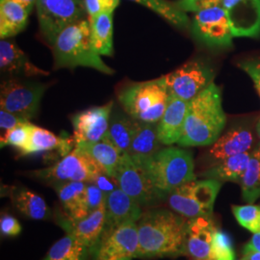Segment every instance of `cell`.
Here are the masks:
<instances>
[{
  "label": "cell",
  "mask_w": 260,
  "mask_h": 260,
  "mask_svg": "<svg viewBox=\"0 0 260 260\" xmlns=\"http://www.w3.org/2000/svg\"><path fill=\"white\" fill-rule=\"evenodd\" d=\"M253 144V135L251 130L237 127L228 131L220 136L209 150L210 157L220 162L226 158L250 151Z\"/></svg>",
  "instance_id": "cell-20"
},
{
  "label": "cell",
  "mask_w": 260,
  "mask_h": 260,
  "mask_svg": "<svg viewBox=\"0 0 260 260\" xmlns=\"http://www.w3.org/2000/svg\"><path fill=\"white\" fill-rule=\"evenodd\" d=\"M240 184L244 201L253 204L260 197V143L251 151L250 161Z\"/></svg>",
  "instance_id": "cell-30"
},
{
  "label": "cell",
  "mask_w": 260,
  "mask_h": 260,
  "mask_svg": "<svg viewBox=\"0 0 260 260\" xmlns=\"http://www.w3.org/2000/svg\"><path fill=\"white\" fill-rule=\"evenodd\" d=\"M238 67L251 77L260 96V59H248L238 63Z\"/></svg>",
  "instance_id": "cell-40"
},
{
  "label": "cell",
  "mask_w": 260,
  "mask_h": 260,
  "mask_svg": "<svg viewBox=\"0 0 260 260\" xmlns=\"http://www.w3.org/2000/svg\"><path fill=\"white\" fill-rule=\"evenodd\" d=\"M170 96L189 103L213 83V71L200 60H192L162 77Z\"/></svg>",
  "instance_id": "cell-8"
},
{
  "label": "cell",
  "mask_w": 260,
  "mask_h": 260,
  "mask_svg": "<svg viewBox=\"0 0 260 260\" xmlns=\"http://www.w3.org/2000/svg\"><path fill=\"white\" fill-rule=\"evenodd\" d=\"M226 122L221 89L211 83L188 103L180 147H204L219 139Z\"/></svg>",
  "instance_id": "cell-2"
},
{
  "label": "cell",
  "mask_w": 260,
  "mask_h": 260,
  "mask_svg": "<svg viewBox=\"0 0 260 260\" xmlns=\"http://www.w3.org/2000/svg\"><path fill=\"white\" fill-rule=\"evenodd\" d=\"M57 223L65 230L66 233L73 235L88 250L94 252L101 241L104 229L105 203L96 210L77 221H72L65 215H59Z\"/></svg>",
  "instance_id": "cell-15"
},
{
  "label": "cell",
  "mask_w": 260,
  "mask_h": 260,
  "mask_svg": "<svg viewBox=\"0 0 260 260\" xmlns=\"http://www.w3.org/2000/svg\"><path fill=\"white\" fill-rule=\"evenodd\" d=\"M27 121H29V120H27L26 118L18 115V114L11 113V112L3 110V109H1V111H0V126L2 129H11L19 123H23V122H27Z\"/></svg>",
  "instance_id": "cell-42"
},
{
  "label": "cell",
  "mask_w": 260,
  "mask_h": 260,
  "mask_svg": "<svg viewBox=\"0 0 260 260\" xmlns=\"http://www.w3.org/2000/svg\"><path fill=\"white\" fill-rule=\"evenodd\" d=\"M233 38L260 36V0H223Z\"/></svg>",
  "instance_id": "cell-13"
},
{
  "label": "cell",
  "mask_w": 260,
  "mask_h": 260,
  "mask_svg": "<svg viewBox=\"0 0 260 260\" xmlns=\"http://www.w3.org/2000/svg\"><path fill=\"white\" fill-rule=\"evenodd\" d=\"M143 211L141 205L131 197L117 188L106 195L105 200V223L101 240L109 235L125 222H137Z\"/></svg>",
  "instance_id": "cell-16"
},
{
  "label": "cell",
  "mask_w": 260,
  "mask_h": 260,
  "mask_svg": "<svg viewBox=\"0 0 260 260\" xmlns=\"http://www.w3.org/2000/svg\"><path fill=\"white\" fill-rule=\"evenodd\" d=\"M233 212L243 228L251 233H260V205H233Z\"/></svg>",
  "instance_id": "cell-34"
},
{
  "label": "cell",
  "mask_w": 260,
  "mask_h": 260,
  "mask_svg": "<svg viewBox=\"0 0 260 260\" xmlns=\"http://www.w3.org/2000/svg\"><path fill=\"white\" fill-rule=\"evenodd\" d=\"M93 183L98 186L105 195L109 194L110 192L114 191L115 189L119 188V185H118L116 179L110 177L109 175H107L105 172L100 174L96 177V178L94 179Z\"/></svg>",
  "instance_id": "cell-43"
},
{
  "label": "cell",
  "mask_w": 260,
  "mask_h": 260,
  "mask_svg": "<svg viewBox=\"0 0 260 260\" xmlns=\"http://www.w3.org/2000/svg\"><path fill=\"white\" fill-rule=\"evenodd\" d=\"M211 252L212 260H235L231 237L219 229H217L214 233Z\"/></svg>",
  "instance_id": "cell-36"
},
{
  "label": "cell",
  "mask_w": 260,
  "mask_h": 260,
  "mask_svg": "<svg viewBox=\"0 0 260 260\" xmlns=\"http://www.w3.org/2000/svg\"><path fill=\"white\" fill-rule=\"evenodd\" d=\"M143 5L166 19L171 24L181 29L189 26V18L185 12L179 9L175 2L169 0H130Z\"/></svg>",
  "instance_id": "cell-32"
},
{
  "label": "cell",
  "mask_w": 260,
  "mask_h": 260,
  "mask_svg": "<svg viewBox=\"0 0 260 260\" xmlns=\"http://www.w3.org/2000/svg\"><path fill=\"white\" fill-rule=\"evenodd\" d=\"M255 251L260 252V233H253L251 240L248 243Z\"/></svg>",
  "instance_id": "cell-45"
},
{
  "label": "cell",
  "mask_w": 260,
  "mask_h": 260,
  "mask_svg": "<svg viewBox=\"0 0 260 260\" xmlns=\"http://www.w3.org/2000/svg\"><path fill=\"white\" fill-rule=\"evenodd\" d=\"M12 202L20 213L30 219L47 220L51 217V211L45 200L25 188L14 190Z\"/></svg>",
  "instance_id": "cell-27"
},
{
  "label": "cell",
  "mask_w": 260,
  "mask_h": 260,
  "mask_svg": "<svg viewBox=\"0 0 260 260\" xmlns=\"http://www.w3.org/2000/svg\"><path fill=\"white\" fill-rule=\"evenodd\" d=\"M187 221L165 209L144 212L137 221L136 258H157L185 254Z\"/></svg>",
  "instance_id": "cell-1"
},
{
  "label": "cell",
  "mask_w": 260,
  "mask_h": 260,
  "mask_svg": "<svg viewBox=\"0 0 260 260\" xmlns=\"http://www.w3.org/2000/svg\"><path fill=\"white\" fill-rule=\"evenodd\" d=\"M35 5L41 31L51 46L66 27L87 14L84 0H37Z\"/></svg>",
  "instance_id": "cell-6"
},
{
  "label": "cell",
  "mask_w": 260,
  "mask_h": 260,
  "mask_svg": "<svg viewBox=\"0 0 260 260\" xmlns=\"http://www.w3.org/2000/svg\"><path fill=\"white\" fill-rule=\"evenodd\" d=\"M89 21L91 23V40L94 51L99 55H113V13H103L89 19Z\"/></svg>",
  "instance_id": "cell-28"
},
{
  "label": "cell",
  "mask_w": 260,
  "mask_h": 260,
  "mask_svg": "<svg viewBox=\"0 0 260 260\" xmlns=\"http://www.w3.org/2000/svg\"><path fill=\"white\" fill-rule=\"evenodd\" d=\"M13 1H16L19 4H21L22 6H24L25 8H27L28 10H32V7L34 6V4H36L37 0H13Z\"/></svg>",
  "instance_id": "cell-46"
},
{
  "label": "cell",
  "mask_w": 260,
  "mask_h": 260,
  "mask_svg": "<svg viewBox=\"0 0 260 260\" xmlns=\"http://www.w3.org/2000/svg\"><path fill=\"white\" fill-rule=\"evenodd\" d=\"M114 178L121 190L140 205H149L163 198L152 185L145 168L128 153H122Z\"/></svg>",
  "instance_id": "cell-9"
},
{
  "label": "cell",
  "mask_w": 260,
  "mask_h": 260,
  "mask_svg": "<svg viewBox=\"0 0 260 260\" xmlns=\"http://www.w3.org/2000/svg\"><path fill=\"white\" fill-rule=\"evenodd\" d=\"M103 172L105 171L87 152L75 147L62 160L51 167L34 172V176L52 183L66 181L93 183Z\"/></svg>",
  "instance_id": "cell-7"
},
{
  "label": "cell",
  "mask_w": 260,
  "mask_h": 260,
  "mask_svg": "<svg viewBox=\"0 0 260 260\" xmlns=\"http://www.w3.org/2000/svg\"><path fill=\"white\" fill-rule=\"evenodd\" d=\"M243 260H260L259 251H255L248 243L246 244L243 251Z\"/></svg>",
  "instance_id": "cell-44"
},
{
  "label": "cell",
  "mask_w": 260,
  "mask_h": 260,
  "mask_svg": "<svg viewBox=\"0 0 260 260\" xmlns=\"http://www.w3.org/2000/svg\"><path fill=\"white\" fill-rule=\"evenodd\" d=\"M251 157V151L226 158L218 162L202 175L205 178L216 179L218 181H233L240 183Z\"/></svg>",
  "instance_id": "cell-24"
},
{
  "label": "cell",
  "mask_w": 260,
  "mask_h": 260,
  "mask_svg": "<svg viewBox=\"0 0 260 260\" xmlns=\"http://www.w3.org/2000/svg\"><path fill=\"white\" fill-rule=\"evenodd\" d=\"M170 94L161 78L128 86L119 94V101L133 120L157 123L167 108Z\"/></svg>",
  "instance_id": "cell-5"
},
{
  "label": "cell",
  "mask_w": 260,
  "mask_h": 260,
  "mask_svg": "<svg viewBox=\"0 0 260 260\" xmlns=\"http://www.w3.org/2000/svg\"><path fill=\"white\" fill-rule=\"evenodd\" d=\"M168 201L173 210L188 220L200 216L211 217L196 200L192 193L191 182L179 186L172 191L168 195Z\"/></svg>",
  "instance_id": "cell-29"
},
{
  "label": "cell",
  "mask_w": 260,
  "mask_h": 260,
  "mask_svg": "<svg viewBox=\"0 0 260 260\" xmlns=\"http://www.w3.org/2000/svg\"><path fill=\"white\" fill-rule=\"evenodd\" d=\"M57 195L64 210V215L72 221H77L89 214L86 199V182H54Z\"/></svg>",
  "instance_id": "cell-19"
},
{
  "label": "cell",
  "mask_w": 260,
  "mask_h": 260,
  "mask_svg": "<svg viewBox=\"0 0 260 260\" xmlns=\"http://www.w3.org/2000/svg\"><path fill=\"white\" fill-rule=\"evenodd\" d=\"M84 4L88 19H92L103 13H113L119 6L120 0H84Z\"/></svg>",
  "instance_id": "cell-37"
},
{
  "label": "cell",
  "mask_w": 260,
  "mask_h": 260,
  "mask_svg": "<svg viewBox=\"0 0 260 260\" xmlns=\"http://www.w3.org/2000/svg\"><path fill=\"white\" fill-rule=\"evenodd\" d=\"M113 103L93 107L76 114L73 118L75 145L95 143L103 140L108 130Z\"/></svg>",
  "instance_id": "cell-14"
},
{
  "label": "cell",
  "mask_w": 260,
  "mask_h": 260,
  "mask_svg": "<svg viewBox=\"0 0 260 260\" xmlns=\"http://www.w3.org/2000/svg\"><path fill=\"white\" fill-rule=\"evenodd\" d=\"M188 103L174 96L169 98L167 108L157 124L158 138L162 145L171 146L180 139L185 124Z\"/></svg>",
  "instance_id": "cell-18"
},
{
  "label": "cell",
  "mask_w": 260,
  "mask_h": 260,
  "mask_svg": "<svg viewBox=\"0 0 260 260\" xmlns=\"http://www.w3.org/2000/svg\"><path fill=\"white\" fill-rule=\"evenodd\" d=\"M241 260H243V259H241Z\"/></svg>",
  "instance_id": "cell-49"
},
{
  "label": "cell",
  "mask_w": 260,
  "mask_h": 260,
  "mask_svg": "<svg viewBox=\"0 0 260 260\" xmlns=\"http://www.w3.org/2000/svg\"><path fill=\"white\" fill-rule=\"evenodd\" d=\"M137 251V222L128 221L103 238L93 253L94 260H133Z\"/></svg>",
  "instance_id": "cell-12"
},
{
  "label": "cell",
  "mask_w": 260,
  "mask_h": 260,
  "mask_svg": "<svg viewBox=\"0 0 260 260\" xmlns=\"http://www.w3.org/2000/svg\"><path fill=\"white\" fill-rule=\"evenodd\" d=\"M86 199H87L89 213H91L105 203L106 195L95 184L87 183Z\"/></svg>",
  "instance_id": "cell-39"
},
{
  "label": "cell",
  "mask_w": 260,
  "mask_h": 260,
  "mask_svg": "<svg viewBox=\"0 0 260 260\" xmlns=\"http://www.w3.org/2000/svg\"><path fill=\"white\" fill-rule=\"evenodd\" d=\"M162 143L158 138L157 125L134 120V131L128 149L130 156L149 157L160 150Z\"/></svg>",
  "instance_id": "cell-21"
},
{
  "label": "cell",
  "mask_w": 260,
  "mask_h": 260,
  "mask_svg": "<svg viewBox=\"0 0 260 260\" xmlns=\"http://www.w3.org/2000/svg\"><path fill=\"white\" fill-rule=\"evenodd\" d=\"M194 37L211 47H229L233 45V32L222 5L198 12L192 22Z\"/></svg>",
  "instance_id": "cell-10"
},
{
  "label": "cell",
  "mask_w": 260,
  "mask_h": 260,
  "mask_svg": "<svg viewBox=\"0 0 260 260\" xmlns=\"http://www.w3.org/2000/svg\"><path fill=\"white\" fill-rule=\"evenodd\" d=\"M52 47L56 69L81 66L93 68L105 75L114 73L93 49L89 19H81L66 27L57 36Z\"/></svg>",
  "instance_id": "cell-4"
},
{
  "label": "cell",
  "mask_w": 260,
  "mask_h": 260,
  "mask_svg": "<svg viewBox=\"0 0 260 260\" xmlns=\"http://www.w3.org/2000/svg\"><path fill=\"white\" fill-rule=\"evenodd\" d=\"M223 0H177L175 1L177 7L184 12H201L221 5Z\"/></svg>",
  "instance_id": "cell-38"
},
{
  "label": "cell",
  "mask_w": 260,
  "mask_h": 260,
  "mask_svg": "<svg viewBox=\"0 0 260 260\" xmlns=\"http://www.w3.org/2000/svg\"><path fill=\"white\" fill-rule=\"evenodd\" d=\"M217 230L212 216H200L187 220L185 254L193 259L212 260V241Z\"/></svg>",
  "instance_id": "cell-17"
},
{
  "label": "cell",
  "mask_w": 260,
  "mask_h": 260,
  "mask_svg": "<svg viewBox=\"0 0 260 260\" xmlns=\"http://www.w3.org/2000/svg\"><path fill=\"white\" fill-rule=\"evenodd\" d=\"M132 157L145 168L152 185L163 198L177 187L196 180L193 156L185 149L169 147L149 157Z\"/></svg>",
  "instance_id": "cell-3"
},
{
  "label": "cell",
  "mask_w": 260,
  "mask_h": 260,
  "mask_svg": "<svg viewBox=\"0 0 260 260\" xmlns=\"http://www.w3.org/2000/svg\"><path fill=\"white\" fill-rule=\"evenodd\" d=\"M32 126L33 124L27 121L19 123L11 129L6 130L4 136L1 138V148L11 146L19 149V152L23 150L26 148L30 139Z\"/></svg>",
  "instance_id": "cell-35"
},
{
  "label": "cell",
  "mask_w": 260,
  "mask_h": 260,
  "mask_svg": "<svg viewBox=\"0 0 260 260\" xmlns=\"http://www.w3.org/2000/svg\"><path fill=\"white\" fill-rule=\"evenodd\" d=\"M73 143L75 144V139L71 141L58 137L54 133L33 124L27 146L20 151V154L28 155L56 149H60L62 153L68 154V151L73 147Z\"/></svg>",
  "instance_id": "cell-25"
},
{
  "label": "cell",
  "mask_w": 260,
  "mask_h": 260,
  "mask_svg": "<svg viewBox=\"0 0 260 260\" xmlns=\"http://www.w3.org/2000/svg\"><path fill=\"white\" fill-rule=\"evenodd\" d=\"M75 147L83 149L93 160L103 168L107 175L114 178L117 168L121 162L122 152L110 142L105 139L95 143H80Z\"/></svg>",
  "instance_id": "cell-26"
},
{
  "label": "cell",
  "mask_w": 260,
  "mask_h": 260,
  "mask_svg": "<svg viewBox=\"0 0 260 260\" xmlns=\"http://www.w3.org/2000/svg\"><path fill=\"white\" fill-rule=\"evenodd\" d=\"M0 232L2 235L15 237L21 233V225L15 217L3 214L0 219Z\"/></svg>",
  "instance_id": "cell-41"
},
{
  "label": "cell",
  "mask_w": 260,
  "mask_h": 260,
  "mask_svg": "<svg viewBox=\"0 0 260 260\" xmlns=\"http://www.w3.org/2000/svg\"><path fill=\"white\" fill-rule=\"evenodd\" d=\"M31 11L13 0H0V37H13L19 34L27 24Z\"/></svg>",
  "instance_id": "cell-22"
},
{
  "label": "cell",
  "mask_w": 260,
  "mask_h": 260,
  "mask_svg": "<svg viewBox=\"0 0 260 260\" xmlns=\"http://www.w3.org/2000/svg\"><path fill=\"white\" fill-rule=\"evenodd\" d=\"M256 133H257V136L260 139V118L258 121H257V123H256Z\"/></svg>",
  "instance_id": "cell-47"
},
{
  "label": "cell",
  "mask_w": 260,
  "mask_h": 260,
  "mask_svg": "<svg viewBox=\"0 0 260 260\" xmlns=\"http://www.w3.org/2000/svg\"><path fill=\"white\" fill-rule=\"evenodd\" d=\"M194 260H199V259H194Z\"/></svg>",
  "instance_id": "cell-48"
},
{
  "label": "cell",
  "mask_w": 260,
  "mask_h": 260,
  "mask_svg": "<svg viewBox=\"0 0 260 260\" xmlns=\"http://www.w3.org/2000/svg\"><path fill=\"white\" fill-rule=\"evenodd\" d=\"M0 68L2 72L11 74L47 75L46 72L31 64L27 56L15 44L6 41H1L0 43Z\"/></svg>",
  "instance_id": "cell-23"
},
{
  "label": "cell",
  "mask_w": 260,
  "mask_h": 260,
  "mask_svg": "<svg viewBox=\"0 0 260 260\" xmlns=\"http://www.w3.org/2000/svg\"><path fill=\"white\" fill-rule=\"evenodd\" d=\"M87 248L71 234L56 242L44 260H84Z\"/></svg>",
  "instance_id": "cell-33"
},
{
  "label": "cell",
  "mask_w": 260,
  "mask_h": 260,
  "mask_svg": "<svg viewBox=\"0 0 260 260\" xmlns=\"http://www.w3.org/2000/svg\"><path fill=\"white\" fill-rule=\"evenodd\" d=\"M45 91L46 86L43 84L21 83L16 80L2 82L0 107L30 120L37 114Z\"/></svg>",
  "instance_id": "cell-11"
},
{
  "label": "cell",
  "mask_w": 260,
  "mask_h": 260,
  "mask_svg": "<svg viewBox=\"0 0 260 260\" xmlns=\"http://www.w3.org/2000/svg\"><path fill=\"white\" fill-rule=\"evenodd\" d=\"M134 131V120L116 115L109 122L108 130L103 139L110 142L122 153H127Z\"/></svg>",
  "instance_id": "cell-31"
}]
</instances>
